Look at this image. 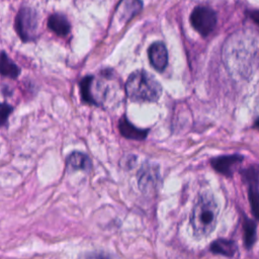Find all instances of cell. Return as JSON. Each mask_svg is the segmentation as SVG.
I'll return each instance as SVG.
<instances>
[{
    "label": "cell",
    "instance_id": "6da1fadb",
    "mask_svg": "<svg viewBox=\"0 0 259 259\" xmlns=\"http://www.w3.org/2000/svg\"><path fill=\"white\" fill-rule=\"evenodd\" d=\"M219 205L210 192L201 193L196 199L190 218L193 234L197 238L208 236L215 228Z\"/></svg>",
    "mask_w": 259,
    "mask_h": 259
},
{
    "label": "cell",
    "instance_id": "9c48e42d",
    "mask_svg": "<svg viewBox=\"0 0 259 259\" xmlns=\"http://www.w3.org/2000/svg\"><path fill=\"white\" fill-rule=\"evenodd\" d=\"M245 178L249 184V200L252 212L257 219L258 214V172L256 167H251L245 171Z\"/></svg>",
    "mask_w": 259,
    "mask_h": 259
},
{
    "label": "cell",
    "instance_id": "7c38bea8",
    "mask_svg": "<svg viewBox=\"0 0 259 259\" xmlns=\"http://www.w3.org/2000/svg\"><path fill=\"white\" fill-rule=\"evenodd\" d=\"M49 28L60 36H65L70 32L71 25L68 19L59 13L52 14L48 19Z\"/></svg>",
    "mask_w": 259,
    "mask_h": 259
},
{
    "label": "cell",
    "instance_id": "5bb4252c",
    "mask_svg": "<svg viewBox=\"0 0 259 259\" xmlns=\"http://www.w3.org/2000/svg\"><path fill=\"white\" fill-rule=\"evenodd\" d=\"M20 74V68L8 57L5 52L0 53V75L15 79Z\"/></svg>",
    "mask_w": 259,
    "mask_h": 259
},
{
    "label": "cell",
    "instance_id": "3957f363",
    "mask_svg": "<svg viewBox=\"0 0 259 259\" xmlns=\"http://www.w3.org/2000/svg\"><path fill=\"white\" fill-rule=\"evenodd\" d=\"M80 92L84 101L94 105H102L105 102L108 89L104 81L90 75L80 81Z\"/></svg>",
    "mask_w": 259,
    "mask_h": 259
},
{
    "label": "cell",
    "instance_id": "4fadbf2b",
    "mask_svg": "<svg viewBox=\"0 0 259 259\" xmlns=\"http://www.w3.org/2000/svg\"><path fill=\"white\" fill-rule=\"evenodd\" d=\"M67 167L71 170L89 171L91 169V161L86 154L81 152H73L67 158Z\"/></svg>",
    "mask_w": 259,
    "mask_h": 259
},
{
    "label": "cell",
    "instance_id": "5b68a950",
    "mask_svg": "<svg viewBox=\"0 0 259 259\" xmlns=\"http://www.w3.org/2000/svg\"><path fill=\"white\" fill-rule=\"evenodd\" d=\"M190 23L199 34L206 36L217 25V14L208 7L197 6L190 14Z\"/></svg>",
    "mask_w": 259,
    "mask_h": 259
},
{
    "label": "cell",
    "instance_id": "e0dca14e",
    "mask_svg": "<svg viewBox=\"0 0 259 259\" xmlns=\"http://www.w3.org/2000/svg\"><path fill=\"white\" fill-rule=\"evenodd\" d=\"M12 110H13V107L10 104L6 102L0 103V126L6 122Z\"/></svg>",
    "mask_w": 259,
    "mask_h": 259
},
{
    "label": "cell",
    "instance_id": "8fae6325",
    "mask_svg": "<svg viewBox=\"0 0 259 259\" xmlns=\"http://www.w3.org/2000/svg\"><path fill=\"white\" fill-rule=\"evenodd\" d=\"M118 128H119V133L127 139L144 140L148 135V130H142V128L136 127L132 122L128 121V119L125 116H122L119 119Z\"/></svg>",
    "mask_w": 259,
    "mask_h": 259
},
{
    "label": "cell",
    "instance_id": "8992f818",
    "mask_svg": "<svg viewBox=\"0 0 259 259\" xmlns=\"http://www.w3.org/2000/svg\"><path fill=\"white\" fill-rule=\"evenodd\" d=\"M148 56L153 68L163 72L168 65V52L165 45L161 41L154 42L148 50Z\"/></svg>",
    "mask_w": 259,
    "mask_h": 259
},
{
    "label": "cell",
    "instance_id": "9a60e30c",
    "mask_svg": "<svg viewBox=\"0 0 259 259\" xmlns=\"http://www.w3.org/2000/svg\"><path fill=\"white\" fill-rule=\"evenodd\" d=\"M210 251L214 254H221L224 256L232 257L237 252V244L236 242L231 240L219 239L211 244Z\"/></svg>",
    "mask_w": 259,
    "mask_h": 259
},
{
    "label": "cell",
    "instance_id": "ba28073f",
    "mask_svg": "<svg viewBox=\"0 0 259 259\" xmlns=\"http://www.w3.org/2000/svg\"><path fill=\"white\" fill-rule=\"evenodd\" d=\"M158 170L152 165H144L138 173V183L142 191L149 192L157 186Z\"/></svg>",
    "mask_w": 259,
    "mask_h": 259
},
{
    "label": "cell",
    "instance_id": "2e32d148",
    "mask_svg": "<svg viewBox=\"0 0 259 259\" xmlns=\"http://www.w3.org/2000/svg\"><path fill=\"white\" fill-rule=\"evenodd\" d=\"M256 239V224L255 222L246 219L244 222V242L247 248H251Z\"/></svg>",
    "mask_w": 259,
    "mask_h": 259
},
{
    "label": "cell",
    "instance_id": "277c9868",
    "mask_svg": "<svg viewBox=\"0 0 259 259\" xmlns=\"http://www.w3.org/2000/svg\"><path fill=\"white\" fill-rule=\"evenodd\" d=\"M15 29L23 41L34 40L38 29L37 13L28 7L21 8L15 18Z\"/></svg>",
    "mask_w": 259,
    "mask_h": 259
},
{
    "label": "cell",
    "instance_id": "30bf717a",
    "mask_svg": "<svg viewBox=\"0 0 259 259\" xmlns=\"http://www.w3.org/2000/svg\"><path fill=\"white\" fill-rule=\"evenodd\" d=\"M141 0H121L117 6L116 14L119 19L127 21L142 9Z\"/></svg>",
    "mask_w": 259,
    "mask_h": 259
},
{
    "label": "cell",
    "instance_id": "52a82bcc",
    "mask_svg": "<svg viewBox=\"0 0 259 259\" xmlns=\"http://www.w3.org/2000/svg\"><path fill=\"white\" fill-rule=\"evenodd\" d=\"M244 160V157L241 155H230V156H221L211 160V166L213 169L226 176H232L236 167Z\"/></svg>",
    "mask_w": 259,
    "mask_h": 259
},
{
    "label": "cell",
    "instance_id": "7a4b0ae2",
    "mask_svg": "<svg viewBox=\"0 0 259 259\" xmlns=\"http://www.w3.org/2000/svg\"><path fill=\"white\" fill-rule=\"evenodd\" d=\"M125 92L128 98L139 102H153L162 94L159 82L144 70L135 71L125 83Z\"/></svg>",
    "mask_w": 259,
    "mask_h": 259
}]
</instances>
